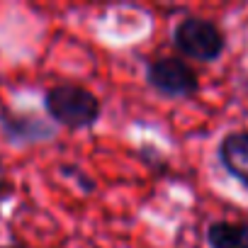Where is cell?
<instances>
[{
	"label": "cell",
	"instance_id": "cell-1",
	"mask_svg": "<svg viewBox=\"0 0 248 248\" xmlns=\"http://www.w3.org/2000/svg\"><path fill=\"white\" fill-rule=\"evenodd\" d=\"M49 117L68 129H88L100 119L102 105L95 93L80 85H56L44 95Z\"/></svg>",
	"mask_w": 248,
	"mask_h": 248
},
{
	"label": "cell",
	"instance_id": "cell-2",
	"mask_svg": "<svg viewBox=\"0 0 248 248\" xmlns=\"http://www.w3.org/2000/svg\"><path fill=\"white\" fill-rule=\"evenodd\" d=\"M173 44L183 56L202 63H212L224 54L226 37L217 27V22L207 17H185L173 30Z\"/></svg>",
	"mask_w": 248,
	"mask_h": 248
},
{
	"label": "cell",
	"instance_id": "cell-3",
	"mask_svg": "<svg viewBox=\"0 0 248 248\" xmlns=\"http://www.w3.org/2000/svg\"><path fill=\"white\" fill-rule=\"evenodd\" d=\"M146 83L163 97H192L200 90L197 73L178 56H161L149 61Z\"/></svg>",
	"mask_w": 248,
	"mask_h": 248
},
{
	"label": "cell",
	"instance_id": "cell-4",
	"mask_svg": "<svg viewBox=\"0 0 248 248\" xmlns=\"http://www.w3.org/2000/svg\"><path fill=\"white\" fill-rule=\"evenodd\" d=\"M217 154L221 168L248 190V132H229L221 139Z\"/></svg>",
	"mask_w": 248,
	"mask_h": 248
},
{
	"label": "cell",
	"instance_id": "cell-5",
	"mask_svg": "<svg viewBox=\"0 0 248 248\" xmlns=\"http://www.w3.org/2000/svg\"><path fill=\"white\" fill-rule=\"evenodd\" d=\"M3 132L20 144H30V141H46L54 137V127L46 122H42L34 114H22V112H3L0 117Z\"/></svg>",
	"mask_w": 248,
	"mask_h": 248
},
{
	"label": "cell",
	"instance_id": "cell-6",
	"mask_svg": "<svg viewBox=\"0 0 248 248\" xmlns=\"http://www.w3.org/2000/svg\"><path fill=\"white\" fill-rule=\"evenodd\" d=\"M209 248H248V221H214L207 226Z\"/></svg>",
	"mask_w": 248,
	"mask_h": 248
},
{
	"label": "cell",
	"instance_id": "cell-7",
	"mask_svg": "<svg viewBox=\"0 0 248 248\" xmlns=\"http://www.w3.org/2000/svg\"><path fill=\"white\" fill-rule=\"evenodd\" d=\"M5 248H27V246H5Z\"/></svg>",
	"mask_w": 248,
	"mask_h": 248
}]
</instances>
